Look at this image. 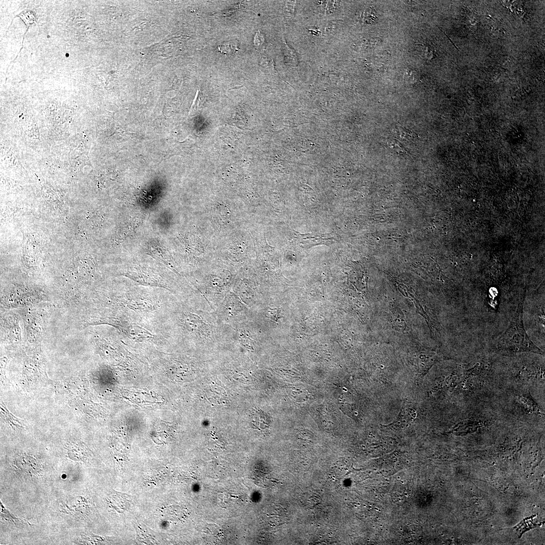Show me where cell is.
I'll return each instance as SVG.
<instances>
[{
  "mask_svg": "<svg viewBox=\"0 0 545 545\" xmlns=\"http://www.w3.org/2000/svg\"><path fill=\"white\" fill-rule=\"evenodd\" d=\"M526 291L520 294L517 307L506 331L494 342L493 348L499 352L516 353L524 352L544 354L529 338L526 332L523 319V305Z\"/></svg>",
  "mask_w": 545,
  "mask_h": 545,
  "instance_id": "6da1fadb",
  "label": "cell"
}]
</instances>
